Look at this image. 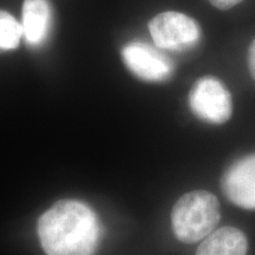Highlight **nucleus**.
<instances>
[{
  "label": "nucleus",
  "mask_w": 255,
  "mask_h": 255,
  "mask_svg": "<svg viewBox=\"0 0 255 255\" xmlns=\"http://www.w3.org/2000/svg\"><path fill=\"white\" fill-rule=\"evenodd\" d=\"M37 233L46 255H95L102 225L87 203L60 200L38 220Z\"/></svg>",
  "instance_id": "f257e3e1"
},
{
  "label": "nucleus",
  "mask_w": 255,
  "mask_h": 255,
  "mask_svg": "<svg viewBox=\"0 0 255 255\" xmlns=\"http://www.w3.org/2000/svg\"><path fill=\"white\" fill-rule=\"evenodd\" d=\"M220 218L219 200L207 190H194L176 201L171 210V226L177 240L195 244L213 233Z\"/></svg>",
  "instance_id": "f03ea898"
},
{
  "label": "nucleus",
  "mask_w": 255,
  "mask_h": 255,
  "mask_svg": "<svg viewBox=\"0 0 255 255\" xmlns=\"http://www.w3.org/2000/svg\"><path fill=\"white\" fill-rule=\"evenodd\" d=\"M155 45L161 50L182 52L200 43L202 31L199 23L181 12L168 11L159 13L149 23Z\"/></svg>",
  "instance_id": "7ed1b4c3"
},
{
  "label": "nucleus",
  "mask_w": 255,
  "mask_h": 255,
  "mask_svg": "<svg viewBox=\"0 0 255 255\" xmlns=\"http://www.w3.org/2000/svg\"><path fill=\"white\" fill-rule=\"evenodd\" d=\"M188 103L197 119L210 124L226 123L233 114L231 92L213 76L200 78L194 84Z\"/></svg>",
  "instance_id": "20e7f679"
},
{
  "label": "nucleus",
  "mask_w": 255,
  "mask_h": 255,
  "mask_svg": "<svg viewBox=\"0 0 255 255\" xmlns=\"http://www.w3.org/2000/svg\"><path fill=\"white\" fill-rule=\"evenodd\" d=\"M122 59L128 70L144 82H165L174 73V63L158 47L143 41H132L124 46Z\"/></svg>",
  "instance_id": "39448f33"
},
{
  "label": "nucleus",
  "mask_w": 255,
  "mask_h": 255,
  "mask_svg": "<svg viewBox=\"0 0 255 255\" xmlns=\"http://www.w3.org/2000/svg\"><path fill=\"white\" fill-rule=\"evenodd\" d=\"M221 186L232 203L255 210V154L242 156L223 173Z\"/></svg>",
  "instance_id": "423d86ee"
},
{
  "label": "nucleus",
  "mask_w": 255,
  "mask_h": 255,
  "mask_svg": "<svg viewBox=\"0 0 255 255\" xmlns=\"http://www.w3.org/2000/svg\"><path fill=\"white\" fill-rule=\"evenodd\" d=\"M23 37L31 46H39L49 37L52 27V8L47 0H24Z\"/></svg>",
  "instance_id": "0eeeda50"
},
{
  "label": "nucleus",
  "mask_w": 255,
  "mask_h": 255,
  "mask_svg": "<svg viewBox=\"0 0 255 255\" xmlns=\"http://www.w3.org/2000/svg\"><path fill=\"white\" fill-rule=\"evenodd\" d=\"M246 235L235 227H222L210 233L196 251V255H247Z\"/></svg>",
  "instance_id": "6e6552de"
},
{
  "label": "nucleus",
  "mask_w": 255,
  "mask_h": 255,
  "mask_svg": "<svg viewBox=\"0 0 255 255\" xmlns=\"http://www.w3.org/2000/svg\"><path fill=\"white\" fill-rule=\"evenodd\" d=\"M21 37V24L8 12L0 11V51L17 49Z\"/></svg>",
  "instance_id": "1a4fd4ad"
},
{
  "label": "nucleus",
  "mask_w": 255,
  "mask_h": 255,
  "mask_svg": "<svg viewBox=\"0 0 255 255\" xmlns=\"http://www.w3.org/2000/svg\"><path fill=\"white\" fill-rule=\"evenodd\" d=\"M242 1L244 0H209L210 4L219 9H229Z\"/></svg>",
  "instance_id": "9d476101"
},
{
  "label": "nucleus",
  "mask_w": 255,
  "mask_h": 255,
  "mask_svg": "<svg viewBox=\"0 0 255 255\" xmlns=\"http://www.w3.org/2000/svg\"><path fill=\"white\" fill-rule=\"evenodd\" d=\"M248 69L251 76L255 81V38L252 40L250 49H248Z\"/></svg>",
  "instance_id": "9b49d317"
}]
</instances>
